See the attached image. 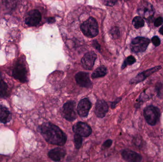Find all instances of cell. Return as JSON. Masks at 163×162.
Returning a JSON list of instances; mask_svg holds the SVG:
<instances>
[{"label": "cell", "mask_w": 163, "mask_h": 162, "mask_svg": "<svg viewBox=\"0 0 163 162\" xmlns=\"http://www.w3.org/2000/svg\"><path fill=\"white\" fill-rule=\"evenodd\" d=\"M40 132L49 143L62 146L65 144L67 137L59 127L50 122H45L39 127Z\"/></svg>", "instance_id": "cell-1"}, {"label": "cell", "mask_w": 163, "mask_h": 162, "mask_svg": "<svg viewBox=\"0 0 163 162\" xmlns=\"http://www.w3.org/2000/svg\"><path fill=\"white\" fill-rule=\"evenodd\" d=\"M82 32L88 38H93L98 35V25L96 19L90 17L81 26Z\"/></svg>", "instance_id": "cell-2"}, {"label": "cell", "mask_w": 163, "mask_h": 162, "mask_svg": "<svg viewBox=\"0 0 163 162\" xmlns=\"http://www.w3.org/2000/svg\"><path fill=\"white\" fill-rule=\"evenodd\" d=\"M144 116L148 124L153 126L157 124L159 121L160 111L157 106L150 105L144 109Z\"/></svg>", "instance_id": "cell-3"}, {"label": "cell", "mask_w": 163, "mask_h": 162, "mask_svg": "<svg viewBox=\"0 0 163 162\" xmlns=\"http://www.w3.org/2000/svg\"><path fill=\"white\" fill-rule=\"evenodd\" d=\"M12 76L21 82L26 83L28 81L27 69L22 60H18L16 63L13 70Z\"/></svg>", "instance_id": "cell-4"}, {"label": "cell", "mask_w": 163, "mask_h": 162, "mask_svg": "<svg viewBox=\"0 0 163 162\" xmlns=\"http://www.w3.org/2000/svg\"><path fill=\"white\" fill-rule=\"evenodd\" d=\"M150 42L149 39L145 37H137L133 39L131 43V49L134 53L145 51Z\"/></svg>", "instance_id": "cell-5"}, {"label": "cell", "mask_w": 163, "mask_h": 162, "mask_svg": "<svg viewBox=\"0 0 163 162\" xmlns=\"http://www.w3.org/2000/svg\"><path fill=\"white\" fill-rule=\"evenodd\" d=\"M137 12L141 17H143L148 23L153 21L155 10L153 5L150 3L145 2L141 4L138 8Z\"/></svg>", "instance_id": "cell-6"}, {"label": "cell", "mask_w": 163, "mask_h": 162, "mask_svg": "<svg viewBox=\"0 0 163 162\" xmlns=\"http://www.w3.org/2000/svg\"><path fill=\"white\" fill-rule=\"evenodd\" d=\"M75 102L74 101H69L65 103L62 106V115L63 118L69 121H73L77 118L75 113Z\"/></svg>", "instance_id": "cell-7"}, {"label": "cell", "mask_w": 163, "mask_h": 162, "mask_svg": "<svg viewBox=\"0 0 163 162\" xmlns=\"http://www.w3.org/2000/svg\"><path fill=\"white\" fill-rule=\"evenodd\" d=\"M161 68L162 67L161 66H155L154 67L152 68L146 70L145 71L139 73L135 76V77H133L130 80V83L133 84H137L142 82L145 80H146L147 77L152 75L155 72L159 71Z\"/></svg>", "instance_id": "cell-8"}, {"label": "cell", "mask_w": 163, "mask_h": 162, "mask_svg": "<svg viewBox=\"0 0 163 162\" xmlns=\"http://www.w3.org/2000/svg\"><path fill=\"white\" fill-rule=\"evenodd\" d=\"M41 19L42 16L40 11L37 10H33L27 13L25 22L26 24L29 26H35L41 22Z\"/></svg>", "instance_id": "cell-9"}, {"label": "cell", "mask_w": 163, "mask_h": 162, "mask_svg": "<svg viewBox=\"0 0 163 162\" xmlns=\"http://www.w3.org/2000/svg\"><path fill=\"white\" fill-rule=\"evenodd\" d=\"M73 130L75 134L82 137H89L92 132V128L89 125L82 122H78L74 125Z\"/></svg>", "instance_id": "cell-10"}, {"label": "cell", "mask_w": 163, "mask_h": 162, "mask_svg": "<svg viewBox=\"0 0 163 162\" xmlns=\"http://www.w3.org/2000/svg\"><path fill=\"white\" fill-rule=\"evenodd\" d=\"M97 55L93 51L87 53L82 59V66L85 70H92Z\"/></svg>", "instance_id": "cell-11"}, {"label": "cell", "mask_w": 163, "mask_h": 162, "mask_svg": "<svg viewBox=\"0 0 163 162\" xmlns=\"http://www.w3.org/2000/svg\"><path fill=\"white\" fill-rule=\"evenodd\" d=\"M92 104L87 98L82 99L77 106L78 114L81 117H86L88 116Z\"/></svg>", "instance_id": "cell-12"}, {"label": "cell", "mask_w": 163, "mask_h": 162, "mask_svg": "<svg viewBox=\"0 0 163 162\" xmlns=\"http://www.w3.org/2000/svg\"><path fill=\"white\" fill-rule=\"evenodd\" d=\"M75 80L77 83L82 87H89L92 86V83L89 77V74L84 72H79L75 75Z\"/></svg>", "instance_id": "cell-13"}, {"label": "cell", "mask_w": 163, "mask_h": 162, "mask_svg": "<svg viewBox=\"0 0 163 162\" xmlns=\"http://www.w3.org/2000/svg\"><path fill=\"white\" fill-rule=\"evenodd\" d=\"M122 156L125 161L129 162H140L143 158L140 154L130 149L124 150Z\"/></svg>", "instance_id": "cell-14"}, {"label": "cell", "mask_w": 163, "mask_h": 162, "mask_svg": "<svg viewBox=\"0 0 163 162\" xmlns=\"http://www.w3.org/2000/svg\"><path fill=\"white\" fill-rule=\"evenodd\" d=\"M108 111V105L103 100H98L96 103L95 114L98 118H103L106 116Z\"/></svg>", "instance_id": "cell-15"}, {"label": "cell", "mask_w": 163, "mask_h": 162, "mask_svg": "<svg viewBox=\"0 0 163 162\" xmlns=\"http://www.w3.org/2000/svg\"><path fill=\"white\" fill-rule=\"evenodd\" d=\"M66 155L65 150L61 147H57L51 150L49 152L48 155L51 159L54 161L58 162L63 158Z\"/></svg>", "instance_id": "cell-16"}, {"label": "cell", "mask_w": 163, "mask_h": 162, "mask_svg": "<svg viewBox=\"0 0 163 162\" xmlns=\"http://www.w3.org/2000/svg\"><path fill=\"white\" fill-rule=\"evenodd\" d=\"M12 119V115L7 108L0 105V122L4 124L10 121Z\"/></svg>", "instance_id": "cell-17"}, {"label": "cell", "mask_w": 163, "mask_h": 162, "mask_svg": "<svg viewBox=\"0 0 163 162\" xmlns=\"http://www.w3.org/2000/svg\"><path fill=\"white\" fill-rule=\"evenodd\" d=\"M107 68L105 66H100L96 68L94 72L92 73V77L93 79H96L99 77H103L107 74Z\"/></svg>", "instance_id": "cell-18"}, {"label": "cell", "mask_w": 163, "mask_h": 162, "mask_svg": "<svg viewBox=\"0 0 163 162\" xmlns=\"http://www.w3.org/2000/svg\"><path fill=\"white\" fill-rule=\"evenodd\" d=\"M2 3L4 8L7 11H12L16 8L17 0H3Z\"/></svg>", "instance_id": "cell-19"}, {"label": "cell", "mask_w": 163, "mask_h": 162, "mask_svg": "<svg viewBox=\"0 0 163 162\" xmlns=\"http://www.w3.org/2000/svg\"><path fill=\"white\" fill-rule=\"evenodd\" d=\"M8 95V85L2 80L0 81V98H6Z\"/></svg>", "instance_id": "cell-20"}, {"label": "cell", "mask_w": 163, "mask_h": 162, "mask_svg": "<svg viewBox=\"0 0 163 162\" xmlns=\"http://www.w3.org/2000/svg\"><path fill=\"white\" fill-rule=\"evenodd\" d=\"M132 24L135 29H138L144 26L145 20L141 16H136L133 20Z\"/></svg>", "instance_id": "cell-21"}, {"label": "cell", "mask_w": 163, "mask_h": 162, "mask_svg": "<svg viewBox=\"0 0 163 162\" xmlns=\"http://www.w3.org/2000/svg\"><path fill=\"white\" fill-rule=\"evenodd\" d=\"M136 62V59L133 56H129L124 61V63L122 66V69L123 70L128 65H131Z\"/></svg>", "instance_id": "cell-22"}, {"label": "cell", "mask_w": 163, "mask_h": 162, "mask_svg": "<svg viewBox=\"0 0 163 162\" xmlns=\"http://www.w3.org/2000/svg\"><path fill=\"white\" fill-rule=\"evenodd\" d=\"M82 136L80 135L75 134L74 136V146L75 148L77 149H79L81 147L83 143V139L82 138Z\"/></svg>", "instance_id": "cell-23"}, {"label": "cell", "mask_w": 163, "mask_h": 162, "mask_svg": "<svg viewBox=\"0 0 163 162\" xmlns=\"http://www.w3.org/2000/svg\"><path fill=\"white\" fill-rule=\"evenodd\" d=\"M110 34L111 36L114 39H116L120 36V30L119 28L117 27H114L112 28V29L110 30Z\"/></svg>", "instance_id": "cell-24"}, {"label": "cell", "mask_w": 163, "mask_h": 162, "mask_svg": "<svg viewBox=\"0 0 163 162\" xmlns=\"http://www.w3.org/2000/svg\"><path fill=\"white\" fill-rule=\"evenodd\" d=\"M152 42L155 47H158L161 44V40L157 36H154L152 38Z\"/></svg>", "instance_id": "cell-25"}, {"label": "cell", "mask_w": 163, "mask_h": 162, "mask_svg": "<svg viewBox=\"0 0 163 162\" xmlns=\"http://www.w3.org/2000/svg\"><path fill=\"white\" fill-rule=\"evenodd\" d=\"M112 140L111 139L107 140L103 143V144L102 145V149L105 150L107 148H109L111 147V145L112 144Z\"/></svg>", "instance_id": "cell-26"}, {"label": "cell", "mask_w": 163, "mask_h": 162, "mask_svg": "<svg viewBox=\"0 0 163 162\" xmlns=\"http://www.w3.org/2000/svg\"><path fill=\"white\" fill-rule=\"evenodd\" d=\"M163 23V18L161 17H159L155 19L154 22V25L156 27H158L161 25Z\"/></svg>", "instance_id": "cell-27"}, {"label": "cell", "mask_w": 163, "mask_h": 162, "mask_svg": "<svg viewBox=\"0 0 163 162\" xmlns=\"http://www.w3.org/2000/svg\"><path fill=\"white\" fill-rule=\"evenodd\" d=\"M117 0H103V4L108 6H112L116 3Z\"/></svg>", "instance_id": "cell-28"}, {"label": "cell", "mask_w": 163, "mask_h": 162, "mask_svg": "<svg viewBox=\"0 0 163 162\" xmlns=\"http://www.w3.org/2000/svg\"><path fill=\"white\" fill-rule=\"evenodd\" d=\"M162 86H163L162 84L161 83H157V85H156V86H155L156 91H157V94H158L159 96H160L161 95V89H162Z\"/></svg>", "instance_id": "cell-29"}, {"label": "cell", "mask_w": 163, "mask_h": 162, "mask_svg": "<svg viewBox=\"0 0 163 162\" xmlns=\"http://www.w3.org/2000/svg\"><path fill=\"white\" fill-rule=\"evenodd\" d=\"M121 99H122V98H117L112 103V104H111V108H113V109L115 108V107L116 106V105L121 101Z\"/></svg>", "instance_id": "cell-30"}, {"label": "cell", "mask_w": 163, "mask_h": 162, "mask_svg": "<svg viewBox=\"0 0 163 162\" xmlns=\"http://www.w3.org/2000/svg\"><path fill=\"white\" fill-rule=\"evenodd\" d=\"M93 45H94V47H95L96 49H98V50H100V46L98 44L97 42L94 41L93 42Z\"/></svg>", "instance_id": "cell-31"}, {"label": "cell", "mask_w": 163, "mask_h": 162, "mask_svg": "<svg viewBox=\"0 0 163 162\" xmlns=\"http://www.w3.org/2000/svg\"><path fill=\"white\" fill-rule=\"evenodd\" d=\"M159 32L160 33L161 35H163V25L162 26L159 30Z\"/></svg>", "instance_id": "cell-32"}, {"label": "cell", "mask_w": 163, "mask_h": 162, "mask_svg": "<svg viewBox=\"0 0 163 162\" xmlns=\"http://www.w3.org/2000/svg\"><path fill=\"white\" fill-rule=\"evenodd\" d=\"M1 80H2V77H1V74L0 72V81H1Z\"/></svg>", "instance_id": "cell-33"}, {"label": "cell", "mask_w": 163, "mask_h": 162, "mask_svg": "<svg viewBox=\"0 0 163 162\" xmlns=\"http://www.w3.org/2000/svg\"><path fill=\"white\" fill-rule=\"evenodd\" d=\"M125 1H128V0H125Z\"/></svg>", "instance_id": "cell-34"}]
</instances>
